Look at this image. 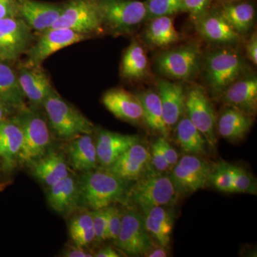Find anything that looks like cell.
I'll return each mask as SVG.
<instances>
[{"label": "cell", "mask_w": 257, "mask_h": 257, "mask_svg": "<svg viewBox=\"0 0 257 257\" xmlns=\"http://www.w3.org/2000/svg\"><path fill=\"white\" fill-rule=\"evenodd\" d=\"M216 9L241 36L247 34L253 28L256 9L250 0L219 2Z\"/></svg>", "instance_id": "obj_26"}, {"label": "cell", "mask_w": 257, "mask_h": 257, "mask_svg": "<svg viewBox=\"0 0 257 257\" xmlns=\"http://www.w3.org/2000/svg\"><path fill=\"white\" fill-rule=\"evenodd\" d=\"M31 28L20 17L0 20V60H16L28 51Z\"/></svg>", "instance_id": "obj_12"}, {"label": "cell", "mask_w": 257, "mask_h": 257, "mask_svg": "<svg viewBox=\"0 0 257 257\" xmlns=\"http://www.w3.org/2000/svg\"><path fill=\"white\" fill-rule=\"evenodd\" d=\"M150 163L151 155L146 147L139 143L128 148L106 170L130 182L140 178L150 168Z\"/></svg>", "instance_id": "obj_17"}, {"label": "cell", "mask_w": 257, "mask_h": 257, "mask_svg": "<svg viewBox=\"0 0 257 257\" xmlns=\"http://www.w3.org/2000/svg\"><path fill=\"white\" fill-rule=\"evenodd\" d=\"M102 102L116 118L134 124L143 121V107L136 94L124 89H111L103 96Z\"/></svg>", "instance_id": "obj_18"}, {"label": "cell", "mask_w": 257, "mask_h": 257, "mask_svg": "<svg viewBox=\"0 0 257 257\" xmlns=\"http://www.w3.org/2000/svg\"><path fill=\"white\" fill-rule=\"evenodd\" d=\"M67 153L74 170L84 173L97 168L99 163L95 142L89 134L79 135L71 140Z\"/></svg>", "instance_id": "obj_27"}, {"label": "cell", "mask_w": 257, "mask_h": 257, "mask_svg": "<svg viewBox=\"0 0 257 257\" xmlns=\"http://www.w3.org/2000/svg\"><path fill=\"white\" fill-rule=\"evenodd\" d=\"M155 168H149L136 183L128 189L127 199L143 211L157 206H169L177 201L176 192L170 176Z\"/></svg>", "instance_id": "obj_2"}, {"label": "cell", "mask_w": 257, "mask_h": 257, "mask_svg": "<svg viewBox=\"0 0 257 257\" xmlns=\"http://www.w3.org/2000/svg\"><path fill=\"white\" fill-rule=\"evenodd\" d=\"M122 213L114 205L108 207L107 230L106 239L115 241L121 229Z\"/></svg>", "instance_id": "obj_39"}, {"label": "cell", "mask_w": 257, "mask_h": 257, "mask_svg": "<svg viewBox=\"0 0 257 257\" xmlns=\"http://www.w3.org/2000/svg\"><path fill=\"white\" fill-rule=\"evenodd\" d=\"M25 99L18 74L8 62L0 60V100L14 112L27 108Z\"/></svg>", "instance_id": "obj_29"}, {"label": "cell", "mask_w": 257, "mask_h": 257, "mask_svg": "<svg viewBox=\"0 0 257 257\" xmlns=\"http://www.w3.org/2000/svg\"><path fill=\"white\" fill-rule=\"evenodd\" d=\"M32 165V175L48 187L69 175L67 162L63 156L57 152L44 155Z\"/></svg>", "instance_id": "obj_28"}, {"label": "cell", "mask_w": 257, "mask_h": 257, "mask_svg": "<svg viewBox=\"0 0 257 257\" xmlns=\"http://www.w3.org/2000/svg\"><path fill=\"white\" fill-rule=\"evenodd\" d=\"M142 216L151 239L157 244L168 248L175 222L174 211L169 206H157L142 211Z\"/></svg>", "instance_id": "obj_21"}, {"label": "cell", "mask_w": 257, "mask_h": 257, "mask_svg": "<svg viewBox=\"0 0 257 257\" xmlns=\"http://www.w3.org/2000/svg\"><path fill=\"white\" fill-rule=\"evenodd\" d=\"M94 230V242L101 243L106 240L108 207L90 210Z\"/></svg>", "instance_id": "obj_38"}, {"label": "cell", "mask_w": 257, "mask_h": 257, "mask_svg": "<svg viewBox=\"0 0 257 257\" xmlns=\"http://www.w3.org/2000/svg\"><path fill=\"white\" fill-rule=\"evenodd\" d=\"M0 165H1V162H0Z\"/></svg>", "instance_id": "obj_50"}, {"label": "cell", "mask_w": 257, "mask_h": 257, "mask_svg": "<svg viewBox=\"0 0 257 257\" xmlns=\"http://www.w3.org/2000/svg\"><path fill=\"white\" fill-rule=\"evenodd\" d=\"M102 27L116 35L128 34L147 20L145 2L96 0Z\"/></svg>", "instance_id": "obj_5"}, {"label": "cell", "mask_w": 257, "mask_h": 257, "mask_svg": "<svg viewBox=\"0 0 257 257\" xmlns=\"http://www.w3.org/2000/svg\"><path fill=\"white\" fill-rule=\"evenodd\" d=\"M43 106L50 127L58 138L71 140L79 135L93 133L92 123L55 89H52Z\"/></svg>", "instance_id": "obj_3"}, {"label": "cell", "mask_w": 257, "mask_h": 257, "mask_svg": "<svg viewBox=\"0 0 257 257\" xmlns=\"http://www.w3.org/2000/svg\"><path fill=\"white\" fill-rule=\"evenodd\" d=\"M194 23L198 33L211 43L229 46L241 41V35L231 28L216 8L209 9Z\"/></svg>", "instance_id": "obj_14"}, {"label": "cell", "mask_w": 257, "mask_h": 257, "mask_svg": "<svg viewBox=\"0 0 257 257\" xmlns=\"http://www.w3.org/2000/svg\"><path fill=\"white\" fill-rule=\"evenodd\" d=\"M122 252L119 249L116 250L111 246H105L94 253L96 257H119L122 256Z\"/></svg>", "instance_id": "obj_46"}, {"label": "cell", "mask_w": 257, "mask_h": 257, "mask_svg": "<svg viewBox=\"0 0 257 257\" xmlns=\"http://www.w3.org/2000/svg\"><path fill=\"white\" fill-rule=\"evenodd\" d=\"M47 202L58 214L67 215L79 207L78 179L69 175L48 187Z\"/></svg>", "instance_id": "obj_23"}, {"label": "cell", "mask_w": 257, "mask_h": 257, "mask_svg": "<svg viewBox=\"0 0 257 257\" xmlns=\"http://www.w3.org/2000/svg\"><path fill=\"white\" fill-rule=\"evenodd\" d=\"M164 119L167 127L176 126L186 110V94L182 84L167 79L157 81Z\"/></svg>", "instance_id": "obj_19"}, {"label": "cell", "mask_w": 257, "mask_h": 257, "mask_svg": "<svg viewBox=\"0 0 257 257\" xmlns=\"http://www.w3.org/2000/svg\"><path fill=\"white\" fill-rule=\"evenodd\" d=\"M20 17L30 28L45 32L54 26L63 7L37 0H19Z\"/></svg>", "instance_id": "obj_20"}, {"label": "cell", "mask_w": 257, "mask_h": 257, "mask_svg": "<svg viewBox=\"0 0 257 257\" xmlns=\"http://www.w3.org/2000/svg\"><path fill=\"white\" fill-rule=\"evenodd\" d=\"M149 62L146 52L139 42L134 40L123 56L121 74L124 78L141 79L148 74Z\"/></svg>", "instance_id": "obj_33"}, {"label": "cell", "mask_w": 257, "mask_h": 257, "mask_svg": "<svg viewBox=\"0 0 257 257\" xmlns=\"http://www.w3.org/2000/svg\"><path fill=\"white\" fill-rule=\"evenodd\" d=\"M52 28L69 29L82 35L104 30L96 0H71Z\"/></svg>", "instance_id": "obj_8"}, {"label": "cell", "mask_w": 257, "mask_h": 257, "mask_svg": "<svg viewBox=\"0 0 257 257\" xmlns=\"http://www.w3.org/2000/svg\"><path fill=\"white\" fill-rule=\"evenodd\" d=\"M69 233L74 245L88 248L94 242V230L91 211L75 215L69 224Z\"/></svg>", "instance_id": "obj_34"}, {"label": "cell", "mask_w": 257, "mask_h": 257, "mask_svg": "<svg viewBox=\"0 0 257 257\" xmlns=\"http://www.w3.org/2000/svg\"><path fill=\"white\" fill-rule=\"evenodd\" d=\"M87 35L69 29L51 28L44 32L38 42L29 49L27 67H39L50 56L85 40Z\"/></svg>", "instance_id": "obj_13"}, {"label": "cell", "mask_w": 257, "mask_h": 257, "mask_svg": "<svg viewBox=\"0 0 257 257\" xmlns=\"http://www.w3.org/2000/svg\"><path fill=\"white\" fill-rule=\"evenodd\" d=\"M246 55L248 60L253 64H257V36L256 33H253L251 38L248 40L246 45Z\"/></svg>", "instance_id": "obj_44"}, {"label": "cell", "mask_w": 257, "mask_h": 257, "mask_svg": "<svg viewBox=\"0 0 257 257\" xmlns=\"http://www.w3.org/2000/svg\"><path fill=\"white\" fill-rule=\"evenodd\" d=\"M213 0H182L184 12L189 13L193 22L210 9Z\"/></svg>", "instance_id": "obj_40"}, {"label": "cell", "mask_w": 257, "mask_h": 257, "mask_svg": "<svg viewBox=\"0 0 257 257\" xmlns=\"http://www.w3.org/2000/svg\"><path fill=\"white\" fill-rule=\"evenodd\" d=\"M25 99L35 106H43L52 88L48 77L38 67H26L18 74Z\"/></svg>", "instance_id": "obj_25"}, {"label": "cell", "mask_w": 257, "mask_h": 257, "mask_svg": "<svg viewBox=\"0 0 257 257\" xmlns=\"http://www.w3.org/2000/svg\"><path fill=\"white\" fill-rule=\"evenodd\" d=\"M12 114H13V111L10 110L3 101L0 100V122L8 119Z\"/></svg>", "instance_id": "obj_48"}, {"label": "cell", "mask_w": 257, "mask_h": 257, "mask_svg": "<svg viewBox=\"0 0 257 257\" xmlns=\"http://www.w3.org/2000/svg\"><path fill=\"white\" fill-rule=\"evenodd\" d=\"M226 105L254 116L257 110V78L255 74L240 77L221 93Z\"/></svg>", "instance_id": "obj_16"}, {"label": "cell", "mask_w": 257, "mask_h": 257, "mask_svg": "<svg viewBox=\"0 0 257 257\" xmlns=\"http://www.w3.org/2000/svg\"><path fill=\"white\" fill-rule=\"evenodd\" d=\"M158 245V244H157ZM167 248L164 246L158 245L157 246H153L151 249L147 253L145 256L147 257H165L168 256Z\"/></svg>", "instance_id": "obj_47"}, {"label": "cell", "mask_w": 257, "mask_h": 257, "mask_svg": "<svg viewBox=\"0 0 257 257\" xmlns=\"http://www.w3.org/2000/svg\"><path fill=\"white\" fill-rule=\"evenodd\" d=\"M147 20L184 12L182 0H146Z\"/></svg>", "instance_id": "obj_36"}, {"label": "cell", "mask_w": 257, "mask_h": 257, "mask_svg": "<svg viewBox=\"0 0 257 257\" xmlns=\"http://www.w3.org/2000/svg\"><path fill=\"white\" fill-rule=\"evenodd\" d=\"M13 118L23 132V145L18 162L32 165L45 155L51 141L50 128L42 115L30 108L18 111Z\"/></svg>", "instance_id": "obj_6"}, {"label": "cell", "mask_w": 257, "mask_h": 257, "mask_svg": "<svg viewBox=\"0 0 257 257\" xmlns=\"http://www.w3.org/2000/svg\"><path fill=\"white\" fill-rule=\"evenodd\" d=\"M157 144L160 146L164 156H165L167 163L170 165L171 170L175 167L179 160V155L177 151L171 146L170 144L167 141V138L164 137H159L156 140Z\"/></svg>", "instance_id": "obj_42"}, {"label": "cell", "mask_w": 257, "mask_h": 257, "mask_svg": "<svg viewBox=\"0 0 257 257\" xmlns=\"http://www.w3.org/2000/svg\"><path fill=\"white\" fill-rule=\"evenodd\" d=\"M246 70V62L242 56L233 49H217L206 56V82L213 92L221 94L242 77Z\"/></svg>", "instance_id": "obj_4"}, {"label": "cell", "mask_w": 257, "mask_h": 257, "mask_svg": "<svg viewBox=\"0 0 257 257\" xmlns=\"http://www.w3.org/2000/svg\"><path fill=\"white\" fill-rule=\"evenodd\" d=\"M20 17L19 0H0V20Z\"/></svg>", "instance_id": "obj_43"}, {"label": "cell", "mask_w": 257, "mask_h": 257, "mask_svg": "<svg viewBox=\"0 0 257 257\" xmlns=\"http://www.w3.org/2000/svg\"><path fill=\"white\" fill-rule=\"evenodd\" d=\"M231 171L234 177L235 193L256 194V181L251 174L244 169L231 164Z\"/></svg>", "instance_id": "obj_37"}, {"label": "cell", "mask_w": 257, "mask_h": 257, "mask_svg": "<svg viewBox=\"0 0 257 257\" xmlns=\"http://www.w3.org/2000/svg\"><path fill=\"white\" fill-rule=\"evenodd\" d=\"M128 182L106 169L84 172L78 179L79 207L96 210L126 202Z\"/></svg>", "instance_id": "obj_1"}, {"label": "cell", "mask_w": 257, "mask_h": 257, "mask_svg": "<svg viewBox=\"0 0 257 257\" xmlns=\"http://www.w3.org/2000/svg\"><path fill=\"white\" fill-rule=\"evenodd\" d=\"M209 182L219 192L235 193L231 164L220 162L211 169Z\"/></svg>", "instance_id": "obj_35"}, {"label": "cell", "mask_w": 257, "mask_h": 257, "mask_svg": "<svg viewBox=\"0 0 257 257\" xmlns=\"http://www.w3.org/2000/svg\"><path fill=\"white\" fill-rule=\"evenodd\" d=\"M202 59L200 47L190 43L162 52L157 57L156 66L158 72L167 78L189 80L199 72Z\"/></svg>", "instance_id": "obj_7"}, {"label": "cell", "mask_w": 257, "mask_h": 257, "mask_svg": "<svg viewBox=\"0 0 257 257\" xmlns=\"http://www.w3.org/2000/svg\"><path fill=\"white\" fill-rule=\"evenodd\" d=\"M150 155H151V163L155 170L161 172H166L171 170L170 165L167 163L156 140L152 145V154Z\"/></svg>", "instance_id": "obj_41"}, {"label": "cell", "mask_w": 257, "mask_h": 257, "mask_svg": "<svg viewBox=\"0 0 257 257\" xmlns=\"http://www.w3.org/2000/svg\"><path fill=\"white\" fill-rule=\"evenodd\" d=\"M211 167L198 155H184L171 170L170 176L178 196H185L204 188L209 182Z\"/></svg>", "instance_id": "obj_9"}, {"label": "cell", "mask_w": 257, "mask_h": 257, "mask_svg": "<svg viewBox=\"0 0 257 257\" xmlns=\"http://www.w3.org/2000/svg\"><path fill=\"white\" fill-rule=\"evenodd\" d=\"M145 37L152 46L163 48L178 42L182 35L175 28L171 16H162L150 20Z\"/></svg>", "instance_id": "obj_31"}, {"label": "cell", "mask_w": 257, "mask_h": 257, "mask_svg": "<svg viewBox=\"0 0 257 257\" xmlns=\"http://www.w3.org/2000/svg\"><path fill=\"white\" fill-rule=\"evenodd\" d=\"M176 126L177 142L184 152L198 156L205 155L207 141L188 116L181 118Z\"/></svg>", "instance_id": "obj_32"}, {"label": "cell", "mask_w": 257, "mask_h": 257, "mask_svg": "<svg viewBox=\"0 0 257 257\" xmlns=\"http://www.w3.org/2000/svg\"><path fill=\"white\" fill-rule=\"evenodd\" d=\"M253 116L226 105L216 118V130L225 140L237 143L246 137L253 124Z\"/></svg>", "instance_id": "obj_24"}, {"label": "cell", "mask_w": 257, "mask_h": 257, "mask_svg": "<svg viewBox=\"0 0 257 257\" xmlns=\"http://www.w3.org/2000/svg\"><path fill=\"white\" fill-rule=\"evenodd\" d=\"M188 118L205 138L208 146L216 144V116L214 108L202 87L194 85L186 94Z\"/></svg>", "instance_id": "obj_11"}, {"label": "cell", "mask_w": 257, "mask_h": 257, "mask_svg": "<svg viewBox=\"0 0 257 257\" xmlns=\"http://www.w3.org/2000/svg\"><path fill=\"white\" fill-rule=\"evenodd\" d=\"M219 2H229V1H233V0H218Z\"/></svg>", "instance_id": "obj_49"}, {"label": "cell", "mask_w": 257, "mask_h": 257, "mask_svg": "<svg viewBox=\"0 0 257 257\" xmlns=\"http://www.w3.org/2000/svg\"><path fill=\"white\" fill-rule=\"evenodd\" d=\"M23 145V128L14 118L0 122V162L6 172H10L18 162Z\"/></svg>", "instance_id": "obj_22"}, {"label": "cell", "mask_w": 257, "mask_h": 257, "mask_svg": "<svg viewBox=\"0 0 257 257\" xmlns=\"http://www.w3.org/2000/svg\"><path fill=\"white\" fill-rule=\"evenodd\" d=\"M142 104L143 121L150 130L160 134L161 136L168 138L170 128L164 119L163 111L158 92L153 90L144 91L137 94Z\"/></svg>", "instance_id": "obj_30"}, {"label": "cell", "mask_w": 257, "mask_h": 257, "mask_svg": "<svg viewBox=\"0 0 257 257\" xmlns=\"http://www.w3.org/2000/svg\"><path fill=\"white\" fill-rule=\"evenodd\" d=\"M122 214L121 229L114 241L116 246L127 256H145L154 244L145 229L141 213L130 208Z\"/></svg>", "instance_id": "obj_10"}, {"label": "cell", "mask_w": 257, "mask_h": 257, "mask_svg": "<svg viewBox=\"0 0 257 257\" xmlns=\"http://www.w3.org/2000/svg\"><path fill=\"white\" fill-rule=\"evenodd\" d=\"M63 256L66 257H92L94 253L88 251L87 248L72 245L66 248L64 251Z\"/></svg>", "instance_id": "obj_45"}, {"label": "cell", "mask_w": 257, "mask_h": 257, "mask_svg": "<svg viewBox=\"0 0 257 257\" xmlns=\"http://www.w3.org/2000/svg\"><path fill=\"white\" fill-rule=\"evenodd\" d=\"M139 143L140 139L136 135L98 130L95 141L98 163L103 169L109 168L128 148Z\"/></svg>", "instance_id": "obj_15"}]
</instances>
